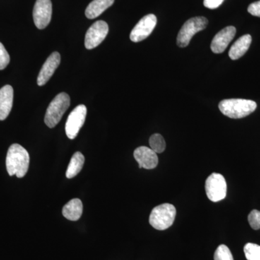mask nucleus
Returning <instances> with one entry per match:
<instances>
[{"label":"nucleus","mask_w":260,"mask_h":260,"mask_svg":"<svg viewBox=\"0 0 260 260\" xmlns=\"http://www.w3.org/2000/svg\"><path fill=\"white\" fill-rule=\"evenodd\" d=\"M30 156L28 151L21 145L13 144L8 149L6 158L7 171L10 176L18 178L25 177L28 170Z\"/></svg>","instance_id":"obj_1"},{"label":"nucleus","mask_w":260,"mask_h":260,"mask_svg":"<svg viewBox=\"0 0 260 260\" xmlns=\"http://www.w3.org/2000/svg\"><path fill=\"white\" fill-rule=\"evenodd\" d=\"M219 109L224 115L232 119H242L249 116L256 109V102L246 99H225L220 102Z\"/></svg>","instance_id":"obj_2"},{"label":"nucleus","mask_w":260,"mask_h":260,"mask_svg":"<svg viewBox=\"0 0 260 260\" xmlns=\"http://www.w3.org/2000/svg\"><path fill=\"white\" fill-rule=\"evenodd\" d=\"M176 214L177 210L174 205L164 203L153 208L149 218V223L157 230H166L174 223Z\"/></svg>","instance_id":"obj_3"},{"label":"nucleus","mask_w":260,"mask_h":260,"mask_svg":"<svg viewBox=\"0 0 260 260\" xmlns=\"http://www.w3.org/2000/svg\"><path fill=\"white\" fill-rule=\"evenodd\" d=\"M70 105V98L66 93H60L49 104L46 112L44 122L49 128H54L60 121L61 117Z\"/></svg>","instance_id":"obj_4"},{"label":"nucleus","mask_w":260,"mask_h":260,"mask_svg":"<svg viewBox=\"0 0 260 260\" xmlns=\"http://www.w3.org/2000/svg\"><path fill=\"white\" fill-rule=\"evenodd\" d=\"M208 24V19L205 17H194L188 20L178 34L177 45L181 48L187 47L194 34L204 30Z\"/></svg>","instance_id":"obj_5"},{"label":"nucleus","mask_w":260,"mask_h":260,"mask_svg":"<svg viewBox=\"0 0 260 260\" xmlns=\"http://www.w3.org/2000/svg\"><path fill=\"white\" fill-rule=\"evenodd\" d=\"M205 191L210 201L216 203L226 196L227 184L225 178L218 173H213L205 181Z\"/></svg>","instance_id":"obj_6"},{"label":"nucleus","mask_w":260,"mask_h":260,"mask_svg":"<svg viewBox=\"0 0 260 260\" xmlns=\"http://www.w3.org/2000/svg\"><path fill=\"white\" fill-rule=\"evenodd\" d=\"M86 114L87 108L83 104L75 108L70 113L65 124V132L69 139H75L78 136L80 129L85 123Z\"/></svg>","instance_id":"obj_7"},{"label":"nucleus","mask_w":260,"mask_h":260,"mask_svg":"<svg viewBox=\"0 0 260 260\" xmlns=\"http://www.w3.org/2000/svg\"><path fill=\"white\" fill-rule=\"evenodd\" d=\"M109 32V25L105 21L99 20L88 29L85 38V47L87 49H93L100 45Z\"/></svg>","instance_id":"obj_8"},{"label":"nucleus","mask_w":260,"mask_h":260,"mask_svg":"<svg viewBox=\"0 0 260 260\" xmlns=\"http://www.w3.org/2000/svg\"><path fill=\"white\" fill-rule=\"evenodd\" d=\"M157 24V18L153 14L145 15L137 23L130 34V39L133 42L145 40L153 32Z\"/></svg>","instance_id":"obj_9"},{"label":"nucleus","mask_w":260,"mask_h":260,"mask_svg":"<svg viewBox=\"0 0 260 260\" xmlns=\"http://www.w3.org/2000/svg\"><path fill=\"white\" fill-rule=\"evenodd\" d=\"M52 15V4L51 0H37L32 11L34 23L39 29L48 26Z\"/></svg>","instance_id":"obj_10"},{"label":"nucleus","mask_w":260,"mask_h":260,"mask_svg":"<svg viewBox=\"0 0 260 260\" xmlns=\"http://www.w3.org/2000/svg\"><path fill=\"white\" fill-rule=\"evenodd\" d=\"M236 32L237 30L234 26L225 27L223 30L218 32L212 41L211 46H210L212 51L215 54L223 53L234 39Z\"/></svg>","instance_id":"obj_11"},{"label":"nucleus","mask_w":260,"mask_h":260,"mask_svg":"<svg viewBox=\"0 0 260 260\" xmlns=\"http://www.w3.org/2000/svg\"><path fill=\"white\" fill-rule=\"evenodd\" d=\"M61 61V56L57 51L53 52L48 57L47 61L43 65L42 70L37 78V84L39 86H43L49 81L57 69Z\"/></svg>","instance_id":"obj_12"},{"label":"nucleus","mask_w":260,"mask_h":260,"mask_svg":"<svg viewBox=\"0 0 260 260\" xmlns=\"http://www.w3.org/2000/svg\"><path fill=\"white\" fill-rule=\"evenodd\" d=\"M134 157L139 164L140 169H153L158 166L157 153L148 147L141 146L135 149Z\"/></svg>","instance_id":"obj_13"},{"label":"nucleus","mask_w":260,"mask_h":260,"mask_svg":"<svg viewBox=\"0 0 260 260\" xmlns=\"http://www.w3.org/2000/svg\"><path fill=\"white\" fill-rule=\"evenodd\" d=\"M13 95L14 92L11 85H5L0 89V121L5 120L11 112Z\"/></svg>","instance_id":"obj_14"},{"label":"nucleus","mask_w":260,"mask_h":260,"mask_svg":"<svg viewBox=\"0 0 260 260\" xmlns=\"http://www.w3.org/2000/svg\"><path fill=\"white\" fill-rule=\"evenodd\" d=\"M83 205L81 200L75 198L68 202L63 207L62 214L64 218L72 221H77L81 218L83 214Z\"/></svg>","instance_id":"obj_15"},{"label":"nucleus","mask_w":260,"mask_h":260,"mask_svg":"<svg viewBox=\"0 0 260 260\" xmlns=\"http://www.w3.org/2000/svg\"><path fill=\"white\" fill-rule=\"evenodd\" d=\"M251 43V37L249 34L243 36L233 44L230 51H229V56L233 60H237L245 54L246 51L250 47Z\"/></svg>","instance_id":"obj_16"},{"label":"nucleus","mask_w":260,"mask_h":260,"mask_svg":"<svg viewBox=\"0 0 260 260\" xmlns=\"http://www.w3.org/2000/svg\"><path fill=\"white\" fill-rule=\"evenodd\" d=\"M114 0H93L85 10L88 19H94L102 14L106 10L114 4Z\"/></svg>","instance_id":"obj_17"},{"label":"nucleus","mask_w":260,"mask_h":260,"mask_svg":"<svg viewBox=\"0 0 260 260\" xmlns=\"http://www.w3.org/2000/svg\"><path fill=\"white\" fill-rule=\"evenodd\" d=\"M84 162H85V157L83 154L80 152H76L70 160L69 166L67 169L66 177L68 179H72L76 177L83 169Z\"/></svg>","instance_id":"obj_18"},{"label":"nucleus","mask_w":260,"mask_h":260,"mask_svg":"<svg viewBox=\"0 0 260 260\" xmlns=\"http://www.w3.org/2000/svg\"><path fill=\"white\" fill-rule=\"evenodd\" d=\"M149 144L150 148L156 153H161L165 150L166 142L160 134H154L152 135L149 140Z\"/></svg>","instance_id":"obj_19"},{"label":"nucleus","mask_w":260,"mask_h":260,"mask_svg":"<svg viewBox=\"0 0 260 260\" xmlns=\"http://www.w3.org/2000/svg\"><path fill=\"white\" fill-rule=\"evenodd\" d=\"M244 254L247 260H260V246L247 243L244 247Z\"/></svg>","instance_id":"obj_20"},{"label":"nucleus","mask_w":260,"mask_h":260,"mask_svg":"<svg viewBox=\"0 0 260 260\" xmlns=\"http://www.w3.org/2000/svg\"><path fill=\"white\" fill-rule=\"evenodd\" d=\"M214 260H234V257L229 247L224 244H221L215 250Z\"/></svg>","instance_id":"obj_21"},{"label":"nucleus","mask_w":260,"mask_h":260,"mask_svg":"<svg viewBox=\"0 0 260 260\" xmlns=\"http://www.w3.org/2000/svg\"><path fill=\"white\" fill-rule=\"evenodd\" d=\"M248 221L254 230H259L260 229V211L253 210L248 216Z\"/></svg>","instance_id":"obj_22"},{"label":"nucleus","mask_w":260,"mask_h":260,"mask_svg":"<svg viewBox=\"0 0 260 260\" xmlns=\"http://www.w3.org/2000/svg\"><path fill=\"white\" fill-rule=\"evenodd\" d=\"M10 61V57L9 54L3 44L0 42V70L5 69L8 64H9Z\"/></svg>","instance_id":"obj_23"},{"label":"nucleus","mask_w":260,"mask_h":260,"mask_svg":"<svg viewBox=\"0 0 260 260\" xmlns=\"http://www.w3.org/2000/svg\"><path fill=\"white\" fill-rule=\"evenodd\" d=\"M248 12L253 16L260 18V0L255 3H251L248 8Z\"/></svg>","instance_id":"obj_24"},{"label":"nucleus","mask_w":260,"mask_h":260,"mask_svg":"<svg viewBox=\"0 0 260 260\" xmlns=\"http://www.w3.org/2000/svg\"><path fill=\"white\" fill-rule=\"evenodd\" d=\"M223 2L224 0H204V5L209 9H216L222 5Z\"/></svg>","instance_id":"obj_25"}]
</instances>
